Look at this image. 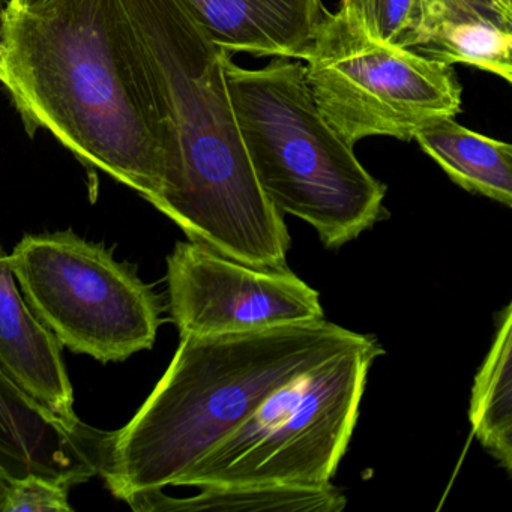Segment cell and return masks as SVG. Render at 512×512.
I'll return each instance as SVG.
<instances>
[{
    "instance_id": "15",
    "label": "cell",
    "mask_w": 512,
    "mask_h": 512,
    "mask_svg": "<svg viewBox=\"0 0 512 512\" xmlns=\"http://www.w3.org/2000/svg\"><path fill=\"white\" fill-rule=\"evenodd\" d=\"M469 421L482 448L512 473V305L497 316L496 335L473 382Z\"/></svg>"
},
{
    "instance_id": "20",
    "label": "cell",
    "mask_w": 512,
    "mask_h": 512,
    "mask_svg": "<svg viewBox=\"0 0 512 512\" xmlns=\"http://www.w3.org/2000/svg\"><path fill=\"white\" fill-rule=\"evenodd\" d=\"M10 479L0 472V512H4L5 503H7L8 491H10Z\"/></svg>"
},
{
    "instance_id": "17",
    "label": "cell",
    "mask_w": 512,
    "mask_h": 512,
    "mask_svg": "<svg viewBox=\"0 0 512 512\" xmlns=\"http://www.w3.org/2000/svg\"><path fill=\"white\" fill-rule=\"evenodd\" d=\"M70 485L38 475L10 482L4 512H71L68 502Z\"/></svg>"
},
{
    "instance_id": "5",
    "label": "cell",
    "mask_w": 512,
    "mask_h": 512,
    "mask_svg": "<svg viewBox=\"0 0 512 512\" xmlns=\"http://www.w3.org/2000/svg\"><path fill=\"white\" fill-rule=\"evenodd\" d=\"M379 341L340 353L278 386L176 485L328 487L358 424Z\"/></svg>"
},
{
    "instance_id": "11",
    "label": "cell",
    "mask_w": 512,
    "mask_h": 512,
    "mask_svg": "<svg viewBox=\"0 0 512 512\" xmlns=\"http://www.w3.org/2000/svg\"><path fill=\"white\" fill-rule=\"evenodd\" d=\"M230 55L301 59L326 14L322 0H182Z\"/></svg>"
},
{
    "instance_id": "1",
    "label": "cell",
    "mask_w": 512,
    "mask_h": 512,
    "mask_svg": "<svg viewBox=\"0 0 512 512\" xmlns=\"http://www.w3.org/2000/svg\"><path fill=\"white\" fill-rule=\"evenodd\" d=\"M0 85L29 136L50 131L83 164L157 202L164 187L160 119L121 0L5 7Z\"/></svg>"
},
{
    "instance_id": "2",
    "label": "cell",
    "mask_w": 512,
    "mask_h": 512,
    "mask_svg": "<svg viewBox=\"0 0 512 512\" xmlns=\"http://www.w3.org/2000/svg\"><path fill=\"white\" fill-rule=\"evenodd\" d=\"M121 2L161 125L164 187L152 206L188 241L253 268H287L284 215L257 182L233 112L224 70L230 53L182 0Z\"/></svg>"
},
{
    "instance_id": "14",
    "label": "cell",
    "mask_w": 512,
    "mask_h": 512,
    "mask_svg": "<svg viewBox=\"0 0 512 512\" xmlns=\"http://www.w3.org/2000/svg\"><path fill=\"white\" fill-rule=\"evenodd\" d=\"M416 52L443 64L467 65L512 82V28L436 5H422Z\"/></svg>"
},
{
    "instance_id": "18",
    "label": "cell",
    "mask_w": 512,
    "mask_h": 512,
    "mask_svg": "<svg viewBox=\"0 0 512 512\" xmlns=\"http://www.w3.org/2000/svg\"><path fill=\"white\" fill-rule=\"evenodd\" d=\"M422 5L466 11L512 28V0H421V8Z\"/></svg>"
},
{
    "instance_id": "9",
    "label": "cell",
    "mask_w": 512,
    "mask_h": 512,
    "mask_svg": "<svg viewBox=\"0 0 512 512\" xmlns=\"http://www.w3.org/2000/svg\"><path fill=\"white\" fill-rule=\"evenodd\" d=\"M0 376L67 430H89L74 410V389L61 343L26 304L10 254L4 250H0Z\"/></svg>"
},
{
    "instance_id": "10",
    "label": "cell",
    "mask_w": 512,
    "mask_h": 512,
    "mask_svg": "<svg viewBox=\"0 0 512 512\" xmlns=\"http://www.w3.org/2000/svg\"><path fill=\"white\" fill-rule=\"evenodd\" d=\"M104 433L67 430L58 419L0 376V472L10 481L28 475L82 484L100 472Z\"/></svg>"
},
{
    "instance_id": "6",
    "label": "cell",
    "mask_w": 512,
    "mask_h": 512,
    "mask_svg": "<svg viewBox=\"0 0 512 512\" xmlns=\"http://www.w3.org/2000/svg\"><path fill=\"white\" fill-rule=\"evenodd\" d=\"M10 257L26 304L62 347L103 364L154 347L160 296L104 245L65 230L26 235Z\"/></svg>"
},
{
    "instance_id": "19",
    "label": "cell",
    "mask_w": 512,
    "mask_h": 512,
    "mask_svg": "<svg viewBox=\"0 0 512 512\" xmlns=\"http://www.w3.org/2000/svg\"><path fill=\"white\" fill-rule=\"evenodd\" d=\"M46 2L47 0H8L7 7L17 11L34 10Z\"/></svg>"
},
{
    "instance_id": "7",
    "label": "cell",
    "mask_w": 512,
    "mask_h": 512,
    "mask_svg": "<svg viewBox=\"0 0 512 512\" xmlns=\"http://www.w3.org/2000/svg\"><path fill=\"white\" fill-rule=\"evenodd\" d=\"M299 61L320 115L350 148L367 137L410 142L428 122L461 112L452 65L377 43L340 13L326 11Z\"/></svg>"
},
{
    "instance_id": "13",
    "label": "cell",
    "mask_w": 512,
    "mask_h": 512,
    "mask_svg": "<svg viewBox=\"0 0 512 512\" xmlns=\"http://www.w3.org/2000/svg\"><path fill=\"white\" fill-rule=\"evenodd\" d=\"M139 512H340L347 500L334 485L301 487L283 484L206 485L187 499L163 490L140 491L125 499Z\"/></svg>"
},
{
    "instance_id": "12",
    "label": "cell",
    "mask_w": 512,
    "mask_h": 512,
    "mask_svg": "<svg viewBox=\"0 0 512 512\" xmlns=\"http://www.w3.org/2000/svg\"><path fill=\"white\" fill-rule=\"evenodd\" d=\"M413 140L452 182L472 194L512 206V146L458 124L455 118L428 122Z\"/></svg>"
},
{
    "instance_id": "16",
    "label": "cell",
    "mask_w": 512,
    "mask_h": 512,
    "mask_svg": "<svg viewBox=\"0 0 512 512\" xmlns=\"http://www.w3.org/2000/svg\"><path fill=\"white\" fill-rule=\"evenodd\" d=\"M337 13L377 43L401 49L418 44L421 0H340Z\"/></svg>"
},
{
    "instance_id": "8",
    "label": "cell",
    "mask_w": 512,
    "mask_h": 512,
    "mask_svg": "<svg viewBox=\"0 0 512 512\" xmlns=\"http://www.w3.org/2000/svg\"><path fill=\"white\" fill-rule=\"evenodd\" d=\"M172 322L179 335L244 334L325 319L320 295L292 271L257 269L196 242L167 259Z\"/></svg>"
},
{
    "instance_id": "4",
    "label": "cell",
    "mask_w": 512,
    "mask_h": 512,
    "mask_svg": "<svg viewBox=\"0 0 512 512\" xmlns=\"http://www.w3.org/2000/svg\"><path fill=\"white\" fill-rule=\"evenodd\" d=\"M227 88L254 175L281 215L310 224L329 250L382 220L386 187L320 115L298 59L244 68L227 56Z\"/></svg>"
},
{
    "instance_id": "3",
    "label": "cell",
    "mask_w": 512,
    "mask_h": 512,
    "mask_svg": "<svg viewBox=\"0 0 512 512\" xmlns=\"http://www.w3.org/2000/svg\"><path fill=\"white\" fill-rule=\"evenodd\" d=\"M374 340L325 319L244 334L184 335L139 412L121 430L104 433L98 475L122 500L176 485L278 386Z\"/></svg>"
}]
</instances>
